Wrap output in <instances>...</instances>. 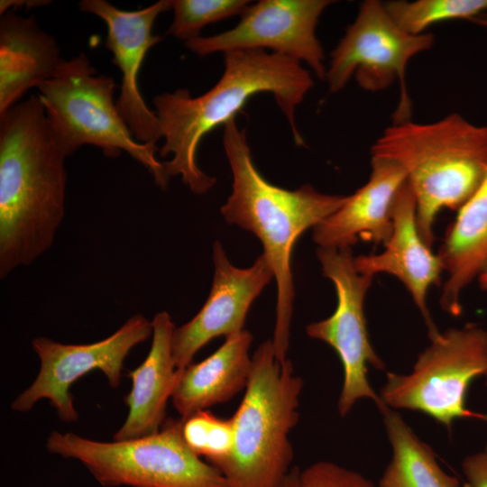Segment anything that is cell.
<instances>
[{
  "label": "cell",
  "mask_w": 487,
  "mask_h": 487,
  "mask_svg": "<svg viewBox=\"0 0 487 487\" xmlns=\"http://www.w3.org/2000/svg\"><path fill=\"white\" fill-rule=\"evenodd\" d=\"M46 449L81 463L104 487H230L217 468L188 446L181 418H167L156 433L111 442L54 430Z\"/></svg>",
  "instance_id": "6"
},
{
  "label": "cell",
  "mask_w": 487,
  "mask_h": 487,
  "mask_svg": "<svg viewBox=\"0 0 487 487\" xmlns=\"http://www.w3.org/2000/svg\"><path fill=\"white\" fill-rule=\"evenodd\" d=\"M408 374L389 372L379 394L393 409L424 413L448 429L457 419L487 422L466 407L473 381L487 371V332L475 324L449 328L430 339Z\"/></svg>",
  "instance_id": "8"
},
{
  "label": "cell",
  "mask_w": 487,
  "mask_h": 487,
  "mask_svg": "<svg viewBox=\"0 0 487 487\" xmlns=\"http://www.w3.org/2000/svg\"><path fill=\"white\" fill-rule=\"evenodd\" d=\"M223 143L233 190L221 207L225 219L252 232L277 283L276 321L271 339L280 363L287 358L293 312L294 284L290 259L298 238L336 211L347 196L328 195L310 185L288 190L267 181L253 161L245 132L235 119L225 124Z\"/></svg>",
  "instance_id": "3"
},
{
  "label": "cell",
  "mask_w": 487,
  "mask_h": 487,
  "mask_svg": "<svg viewBox=\"0 0 487 487\" xmlns=\"http://www.w3.org/2000/svg\"><path fill=\"white\" fill-rule=\"evenodd\" d=\"M82 12L93 14L106 24V47L112 52V62L122 74L117 109L134 139L156 145L161 138L155 112L144 102L138 87V76L149 50L161 41L152 33L157 17L170 9V0L158 1L136 11L118 9L106 0H82Z\"/></svg>",
  "instance_id": "13"
},
{
  "label": "cell",
  "mask_w": 487,
  "mask_h": 487,
  "mask_svg": "<svg viewBox=\"0 0 487 487\" xmlns=\"http://www.w3.org/2000/svg\"><path fill=\"white\" fill-rule=\"evenodd\" d=\"M462 470L470 487H487V446L467 455L462 462Z\"/></svg>",
  "instance_id": "26"
},
{
  "label": "cell",
  "mask_w": 487,
  "mask_h": 487,
  "mask_svg": "<svg viewBox=\"0 0 487 487\" xmlns=\"http://www.w3.org/2000/svg\"><path fill=\"white\" fill-rule=\"evenodd\" d=\"M303 380L291 362L280 363L271 340L252 355L244 397L234 414L230 455L215 467L230 487H281L291 469L289 434L297 425Z\"/></svg>",
  "instance_id": "5"
},
{
  "label": "cell",
  "mask_w": 487,
  "mask_h": 487,
  "mask_svg": "<svg viewBox=\"0 0 487 487\" xmlns=\"http://www.w3.org/2000/svg\"><path fill=\"white\" fill-rule=\"evenodd\" d=\"M310 72L300 62L264 50H241L225 53V70L216 85L203 95L192 96L186 88L153 97L164 144L159 149L169 177L180 176L196 194L207 192L216 179L204 173L196 155L202 138L235 119L254 95L268 92L285 115L294 142L304 145L295 123L296 107L313 87Z\"/></svg>",
  "instance_id": "2"
},
{
  "label": "cell",
  "mask_w": 487,
  "mask_h": 487,
  "mask_svg": "<svg viewBox=\"0 0 487 487\" xmlns=\"http://www.w3.org/2000/svg\"><path fill=\"white\" fill-rule=\"evenodd\" d=\"M484 377H485V383H486V386H487V371H486V373H485Z\"/></svg>",
  "instance_id": "31"
},
{
  "label": "cell",
  "mask_w": 487,
  "mask_h": 487,
  "mask_svg": "<svg viewBox=\"0 0 487 487\" xmlns=\"http://www.w3.org/2000/svg\"><path fill=\"white\" fill-rule=\"evenodd\" d=\"M252 334L244 329L226 336L203 361L179 370L171 400L180 418L226 402L245 390L252 369Z\"/></svg>",
  "instance_id": "19"
},
{
  "label": "cell",
  "mask_w": 487,
  "mask_h": 487,
  "mask_svg": "<svg viewBox=\"0 0 487 487\" xmlns=\"http://www.w3.org/2000/svg\"><path fill=\"white\" fill-rule=\"evenodd\" d=\"M368 181L332 215L313 228V240L321 248H345L360 239L385 244L392 231V207L407 180L399 164L372 158Z\"/></svg>",
  "instance_id": "16"
},
{
  "label": "cell",
  "mask_w": 487,
  "mask_h": 487,
  "mask_svg": "<svg viewBox=\"0 0 487 487\" xmlns=\"http://www.w3.org/2000/svg\"><path fill=\"white\" fill-rule=\"evenodd\" d=\"M115 87L112 77L99 74L80 53L63 59L54 76L38 87V96L68 156L85 144L96 146L108 157L126 152L165 188L170 177L155 155L159 149L134 139L114 101Z\"/></svg>",
  "instance_id": "7"
},
{
  "label": "cell",
  "mask_w": 487,
  "mask_h": 487,
  "mask_svg": "<svg viewBox=\"0 0 487 487\" xmlns=\"http://www.w3.org/2000/svg\"><path fill=\"white\" fill-rule=\"evenodd\" d=\"M182 436L198 456L206 458L207 463L216 466L233 450V420L232 418H218L207 409L198 411L182 419Z\"/></svg>",
  "instance_id": "23"
},
{
  "label": "cell",
  "mask_w": 487,
  "mask_h": 487,
  "mask_svg": "<svg viewBox=\"0 0 487 487\" xmlns=\"http://www.w3.org/2000/svg\"><path fill=\"white\" fill-rule=\"evenodd\" d=\"M317 256L323 274L334 283L337 305L330 317L309 324L306 331L310 337L330 345L342 363L344 380L338 412L345 417L362 399L372 400L382 412L388 407L373 391L367 377L369 365L385 369L370 342L363 310L373 276L357 271L350 247H318Z\"/></svg>",
  "instance_id": "10"
},
{
  "label": "cell",
  "mask_w": 487,
  "mask_h": 487,
  "mask_svg": "<svg viewBox=\"0 0 487 487\" xmlns=\"http://www.w3.org/2000/svg\"><path fill=\"white\" fill-rule=\"evenodd\" d=\"M174 17L168 31L186 42L199 37L207 24L234 15H242L250 5L247 0H170Z\"/></svg>",
  "instance_id": "24"
},
{
  "label": "cell",
  "mask_w": 487,
  "mask_h": 487,
  "mask_svg": "<svg viewBox=\"0 0 487 487\" xmlns=\"http://www.w3.org/2000/svg\"><path fill=\"white\" fill-rule=\"evenodd\" d=\"M371 153L405 170L419 234L432 246L438 213L458 211L487 172V125L473 124L457 113L429 124L408 120L387 127Z\"/></svg>",
  "instance_id": "4"
},
{
  "label": "cell",
  "mask_w": 487,
  "mask_h": 487,
  "mask_svg": "<svg viewBox=\"0 0 487 487\" xmlns=\"http://www.w3.org/2000/svg\"><path fill=\"white\" fill-rule=\"evenodd\" d=\"M305 487H375L361 473L329 461H318L301 470Z\"/></svg>",
  "instance_id": "25"
},
{
  "label": "cell",
  "mask_w": 487,
  "mask_h": 487,
  "mask_svg": "<svg viewBox=\"0 0 487 487\" xmlns=\"http://www.w3.org/2000/svg\"><path fill=\"white\" fill-rule=\"evenodd\" d=\"M392 457L379 487H459V480L446 473L433 449L423 442L395 409L381 412Z\"/></svg>",
  "instance_id": "21"
},
{
  "label": "cell",
  "mask_w": 487,
  "mask_h": 487,
  "mask_svg": "<svg viewBox=\"0 0 487 487\" xmlns=\"http://www.w3.org/2000/svg\"><path fill=\"white\" fill-rule=\"evenodd\" d=\"M329 0H261L249 5L240 22L218 34L199 36L186 42L198 56L241 50L270 49L273 53L308 64L326 80L323 47L316 28Z\"/></svg>",
  "instance_id": "12"
},
{
  "label": "cell",
  "mask_w": 487,
  "mask_h": 487,
  "mask_svg": "<svg viewBox=\"0 0 487 487\" xmlns=\"http://www.w3.org/2000/svg\"><path fill=\"white\" fill-rule=\"evenodd\" d=\"M437 255L447 272L440 306L448 314L458 317L462 313L463 290L487 268V172L458 210Z\"/></svg>",
  "instance_id": "20"
},
{
  "label": "cell",
  "mask_w": 487,
  "mask_h": 487,
  "mask_svg": "<svg viewBox=\"0 0 487 487\" xmlns=\"http://www.w3.org/2000/svg\"><path fill=\"white\" fill-rule=\"evenodd\" d=\"M152 340L143 362L129 372L132 387L124 398L128 414L113 440H129L158 432L166 420V406L179 375L173 354L176 328L166 311L154 315Z\"/></svg>",
  "instance_id": "17"
},
{
  "label": "cell",
  "mask_w": 487,
  "mask_h": 487,
  "mask_svg": "<svg viewBox=\"0 0 487 487\" xmlns=\"http://www.w3.org/2000/svg\"><path fill=\"white\" fill-rule=\"evenodd\" d=\"M214 277L208 298L188 322L176 327L172 354L178 370L192 363L196 354L212 339L244 330L251 305L274 278L262 254L248 268L234 266L222 244L213 245Z\"/></svg>",
  "instance_id": "14"
},
{
  "label": "cell",
  "mask_w": 487,
  "mask_h": 487,
  "mask_svg": "<svg viewBox=\"0 0 487 487\" xmlns=\"http://www.w3.org/2000/svg\"><path fill=\"white\" fill-rule=\"evenodd\" d=\"M431 33L413 35L400 29L387 13L384 3L363 1L354 22L331 53L326 80L333 93L342 90L353 76L366 91H382L395 80L400 102L393 124L410 120L411 101L406 69L416 55L432 48Z\"/></svg>",
  "instance_id": "9"
},
{
  "label": "cell",
  "mask_w": 487,
  "mask_h": 487,
  "mask_svg": "<svg viewBox=\"0 0 487 487\" xmlns=\"http://www.w3.org/2000/svg\"><path fill=\"white\" fill-rule=\"evenodd\" d=\"M50 1L41 0H1L0 1V14L3 15L6 12L13 10L15 11L17 7L27 9L38 7L41 5H47Z\"/></svg>",
  "instance_id": "27"
},
{
  "label": "cell",
  "mask_w": 487,
  "mask_h": 487,
  "mask_svg": "<svg viewBox=\"0 0 487 487\" xmlns=\"http://www.w3.org/2000/svg\"><path fill=\"white\" fill-rule=\"evenodd\" d=\"M478 279L480 287L487 290V268L479 275Z\"/></svg>",
  "instance_id": "30"
},
{
  "label": "cell",
  "mask_w": 487,
  "mask_h": 487,
  "mask_svg": "<svg viewBox=\"0 0 487 487\" xmlns=\"http://www.w3.org/2000/svg\"><path fill=\"white\" fill-rule=\"evenodd\" d=\"M152 335V324L143 315L128 318L115 333L100 341L71 345L36 337L32 346L40 370L31 385L11 403L14 411L25 413L41 400H48L64 422H75L78 413L70 393L71 385L94 370H100L111 388L121 382L124 362L131 350Z\"/></svg>",
  "instance_id": "11"
},
{
  "label": "cell",
  "mask_w": 487,
  "mask_h": 487,
  "mask_svg": "<svg viewBox=\"0 0 487 487\" xmlns=\"http://www.w3.org/2000/svg\"><path fill=\"white\" fill-rule=\"evenodd\" d=\"M470 22L475 23L476 25L485 29L487 31V14L483 13L473 19Z\"/></svg>",
  "instance_id": "29"
},
{
  "label": "cell",
  "mask_w": 487,
  "mask_h": 487,
  "mask_svg": "<svg viewBox=\"0 0 487 487\" xmlns=\"http://www.w3.org/2000/svg\"><path fill=\"white\" fill-rule=\"evenodd\" d=\"M68 157L38 95L0 115V278L53 244L65 215Z\"/></svg>",
  "instance_id": "1"
},
{
  "label": "cell",
  "mask_w": 487,
  "mask_h": 487,
  "mask_svg": "<svg viewBox=\"0 0 487 487\" xmlns=\"http://www.w3.org/2000/svg\"><path fill=\"white\" fill-rule=\"evenodd\" d=\"M384 246L380 253L354 256L355 268L363 274L398 278L418 308L432 339L439 331L428 311L427 296L429 288L438 284L444 267L419 234L416 199L407 180L394 200L392 231Z\"/></svg>",
  "instance_id": "15"
},
{
  "label": "cell",
  "mask_w": 487,
  "mask_h": 487,
  "mask_svg": "<svg viewBox=\"0 0 487 487\" xmlns=\"http://www.w3.org/2000/svg\"><path fill=\"white\" fill-rule=\"evenodd\" d=\"M300 473L301 469L298 466L291 467L281 487H305Z\"/></svg>",
  "instance_id": "28"
},
{
  "label": "cell",
  "mask_w": 487,
  "mask_h": 487,
  "mask_svg": "<svg viewBox=\"0 0 487 487\" xmlns=\"http://www.w3.org/2000/svg\"><path fill=\"white\" fill-rule=\"evenodd\" d=\"M384 6L400 29L419 35L437 23L470 21L487 10V0H395L384 3Z\"/></svg>",
  "instance_id": "22"
},
{
  "label": "cell",
  "mask_w": 487,
  "mask_h": 487,
  "mask_svg": "<svg viewBox=\"0 0 487 487\" xmlns=\"http://www.w3.org/2000/svg\"><path fill=\"white\" fill-rule=\"evenodd\" d=\"M55 39L33 16L10 10L0 19V115L32 87H39L56 73L60 62Z\"/></svg>",
  "instance_id": "18"
}]
</instances>
